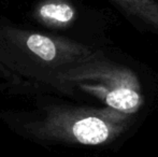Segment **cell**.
Listing matches in <instances>:
<instances>
[{
  "mask_svg": "<svg viewBox=\"0 0 158 157\" xmlns=\"http://www.w3.org/2000/svg\"><path fill=\"white\" fill-rule=\"evenodd\" d=\"M77 10L69 0H40L33 10V17L50 28H67L74 22Z\"/></svg>",
  "mask_w": 158,
  "mask_h": 157,
  "instance_id": "cell-4",
  "label": "cell"
},
{
  "mask_svg": "<svg viewBox=\"0 0 158 157\" xmlns=\"http://www.w3.org/2000/svg\"><path fill=\"white\" fill-rule=\"evenodd\" d=\"M131 115L109 107L43 101L31 110L0 111V118L15 134L44 145L106 144L129 127Z\"/></svg>",
  "mask_w": 158,
  "mask_h": 157,
  "instance_id": "cell-2",
  "label": "cell"
},
{
  "mask_svg": "<svg viewBox=\"0 0 158 157\" xmlns=\"http://www.w3.org/2000/svg\"><path fill=\"white\" fill-rule=\"evenodd\" d=\"M102 55L83 43L26 29L0 17V64L14 80V94L64 95L59 74Z\"/></svg>",
  "mask_w": 158,
  "mask_h": 157,
  "instance_id": "cell-1",
  "label": "cell"
},
{
  "mask_svg": "<svg viewBox=\"0 0 158 157\" xmlns=\"http://www.w3.org/2000/svg\"><path fill=\"white\" fill-rule=\"evenodd\" d=\"M64 95L75 90L97 98L106 107L133 114L143 103L142 88L132 70L104 59L103 55L59 74Z\"/></svg>",
  "mask_w": 158,
  "mask_h": 157,
  "instance_id": "cell-3",
  "label": "cell"
},
{
  "mask_svg": "<svg viewBox=\"0 0 158 157\" xmlns=\"http://www.w3.org/2000/svg\"><path fill=\"white\" fill-rule=\"evenodd\" d=\"M117 6L158 35V0H113Z\"/></svg>",
  "mask_w": 158,
  "mask_h": 157,
  "instance_id": "cell-5",
  "label": "cell"
},
{
  "mask_svg": "<svg viewBox=\"0 0 158 157\" xmlns=\"http://www.w3.org/2000/svg\"><path fill=\"white\" fill-rule=\"evenodd\" d=\"M0 90L9 94H14L15 84L10 72L0 64Z\"/></svg>",
  "mask_w": 158,
  "mask_h": 157,
  "instance_id": "cell-6",
  "label": "cell"
}]
</instances>
